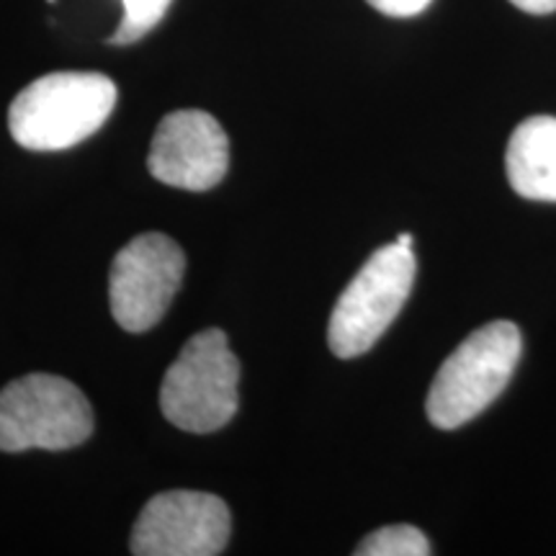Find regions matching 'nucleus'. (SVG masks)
<instances>
[{
    "instance_id": "39448f33",
    "label": "nucleus",
    "mask_w": 556,
    "mask_h": 556,
    "mask_svg": "<svg viewBox=\"0 0 556 556\" xmlns=\"http://www.w3.org/2000/svg\"><path fill=\"white\" fill-rule=\"evenodd\" d=\"M415 283L413 248H379L340 294L330 315L328 343L338 358H356L384 336Z\"/></svg>"
},
{
    "instance_id": "f8f14e48",
    "label": "nucleus",
    "mask_w": 556,
    "mask_h": 556,
    "mask_svg": "<svg viewBox=\"0 0 556 556\" xmlns=\"http://www.w3.org/2000/svg\"><path fill=\"white\" fill-rule=\"evenodd\" d=\"M366 3L371 5V9H377L379 13H384V16L409 18L426 11L433 0H366Z\"/></svg>"
},
{
    "instance_id": "7ed1b4c3",
    "label": "nucleus",
    "mask_w": 556,
    "mask_h": 556,
    "mask_svg": "<svg viewBox=\"0 0 556 556\" xmlns=\"http://www.w3.org/2000/svg\"><path fill=\"white\" fill-rule=\"evenodd\" d=\"M240 361L227 332L208 328L193 336L165 371L160 409L165 420L189 433L225 428L240 407Z\"/></svg>"
},
{
    "instance_id": "423d86ee",
    "label": "nucleus",
    "mask_w": 556,
    "mask_h": 556,
    "mask_svg": "<svg viewBox=\"0 0 556 556\" xmlns=\"http://www.w3.org/2000/svg\"><path fill=\"white\" fill-rule=\"evenodd\" d=\"M184 270V250L168 235L144 232L129 240L111 263V315L127 332L155 328L178 294Z\"/></svg>"
},
{
    "instance_id": "0eeeda50",
    "label": "nucleus",
    "mask_w": 556,
    "mask_h": 556,
    "mask_svg": "<svg viewBox=\"0 0 556 556\" xmlns=\"http://www.w3.org/2000/svg\"><path fill=\"white\" fill-rule=\"evenodd\" d=\"M232 518L225 500L208 492L173 490L139 513L129 539L137 556H217L225 552Z\"/></svg>"
},
{
    "instance_id": "6e6552de",
    "label": "nucleus",
    "mask_w": 556,
    "mask_h": 556,
    "mask_svg": "<svg viewBox=\"0 0 556 556\" xmlns=\"http://www.w3.org/2000/svg\"><path fill=\"white\" fill-rule=\"evenodd\" d=\"M148 168L152 178L173 189L208 191L227 176L229 139L222 124L206 111H173L157 124Z\"/></svg>"
},
{
    "instance_id": "9b49d317",
    "label": "nucleus",
    "mask_w": 556,
    "mask_h": 556,
    "mask_svg": "<svg viewBox=\"0 0 556 556\" xmlns=\"http://www.w3.org/2000/svg\"><path fill=\"white\" fill-rule=\"evenodd\" d=\"M122 3L124 18L114 37L109 39L111 45H131V41L142 39L144 34L155 29L160 21H163L173 0H122Z\"/></svg>"
},
{
    "instance_id": "f03ea898",
    "label": "nucleus",
    "mask_w": 556,
    "mask_h": 556,
    "mask_svg": "<svg viewBox=\"0 0 556 556\" xmlns=\"http://www.w3.org/2000/svg\"><path fill=\"white\" fill-rule=\"evenodd\" d=\"M520 351V330L505 319L471 332L438 368L426 402L428 420L454 430L482 415L513 379Z\"/></svg>"
},
{
    "instance_id": "f257e3e1",
    "label": "nucleus",
    "mask_w": 556,
    "mask_h": 556,
    "mask_svg": "<svg viewBox=\"0 0 556 556\" xmlns=\"http://www.w3.org/2000/svg\"><path fill=\"white\" fill-rule=\"evenodd\" d=\"M119 99L101 73H50L13 99L9 129L24 150L60 152L96 135Z\"/></svg>"
},
{
    "instance_id": "ddd939ff",
    "label": "nucleus",
    "mask_w": 556,
    "mask_h": 556,
    "mask_svg": "<svg viewBox=\"0 0 556 556\" xmlns=\"http://www.w3.org/2000/svg\"><path fill=\"white\" fill-rule=\"evenodd\" d=\"M513 5L526 13H533V16H546V13L556 11V0H510Z\"/></svg>"
},
{
    "instance_id": "1a4fd4ad",
    "label": "nucleus",
    "mask_w": 556,
    "mask_h": 556,
    "mask_svg": "<svg viewBox=\"0 0 556 556\" xmlns=\"http://www.w3.org/2000/svg\"><path fill=\"white\" fill-rule=\"evenodd\" d=\"M505 168L523 199L556 201V116H531L513 131Z\"/></svg>"
},
{
    "instance_id": "20e7f679",
    "label": "nucleus",
    "mask_w": 556,
    "mask_h": 556,
    "mask_svg": "<svg viewBox=\"0 0 556 556\" xmlns=\"http://www.w3.org/2000/svg\"><path fill=\"white\" fill-rule=\"evenodd\" d=\"M93 433V409L73 381L29 374L0 392V451H67Z\"/></svg>"
},
{
    "instance_id": "4468645a",
    "label": "nucleus",
    "mask_w": 556,
    "mask_h": 556,
    "mask_svg": "<svg viewBox=\"0 0 556 556\" xmlns=\"http://www.w3.org/2000/svg\"><path fill=\"white\" fill-rule=\"evenodd\" d=\"M397 242H400V245H405V248H413V235H400Z\"/></svg>"
},
{
    "instance_id": "9d476101",
    "label": "nucleus",
    "mask_w": 556,
    "mask_h": 556,
    "mask_svg": "<svg viewBox=\"0 0 556 556\" xmlns=\"http://www.w3.org/2000/svg\"><path fill=\"white\" fill-rule=\"evenodd\" d=\"M430 548L426 533L415 526H384L361 541L358 556H428Z\"/></svg>"
}]
</instances>
